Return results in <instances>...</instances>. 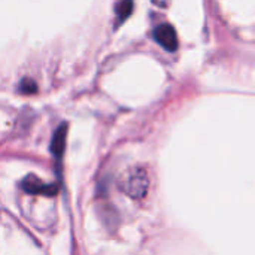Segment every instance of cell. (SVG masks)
<instances>
[{"instance_id":"obj_3","label":"cell","mask_w":255,"mask_h":255,"mask_svg":"<svg viewBox=\"0 0 255 255\" xmlns=\"http://www.w3.org/2000/svg\"><path fill=\"white\" fill-rule=\"evenodd\" d=\"M154 39L157 43H160L166 51H176L178 48V34L173 25L164 22L154 28Z\"/></svg>"},{"instance_id":"obj_4","label":"cell","mask_w":255,"mask_h":255,"mask_svg":"<svg viewBox=\"0 0 255 255\" xmlns=\"http://www.w3.org/2000/svg\"><path fill=\"white\" fill-rule=\"evenodd\" d=\"M66 136H67V124H61L55 130L52 140H51V152L57 160L63 157V152L66 148Z\"/></svg>"},{"instance_id":"obj_1","label":"cell","mask_w":255,"mask_h":255,"mask_svg":"<svg viewBox=\"0 0 255 255\" xmlns=\"http://www.w3.org/2000/svg\"><path fill=\"white\" fill-rule=\"evenodd\" d=\"M120 187L128 197L136 200L143 199L149 188V176L146 169L140 166L130 167L120 179Z\"/></svg>"},{"instance_id":"obj_5","label":"cell","mask_w":255,"mask_h":255,"mask_svg":"<svg viewBox=\"0 0 255 255\" xmlns=\"http://www.w3.org/2000/svg\"><path fill=\"white\" fill-rule=\"evenodd\" d=\"M133 1H121L117 4V24L120 25L124 19H127L133 10Z\"/></svg>"},{"instance_id":"obj_2","label":"cell","mask_w":255,"mask_h":255,"mask_svg":"<svg viewBox=\"0 0 255 255\" xmlns=\"http://www.w3.org/2000/svg\"><path fill=\"white\" fill-rule=\"evenodd\" d=\"M21 187L25 193L36 194V196H54V194H57V190H58L57 185L48 184V182L39 179L36 175H27L22 179Z\"/></svg>"},{"instance_id":"obj_6","label":"cell","mask_w":255,"mask_h":255,"mask_svg":"<svg viewBox=\"0 0 255 255\" xmlns=\"http://www.w3.org/2000/svg\"><path fill=\"white\" fill-rule=\"evenodd\" d=\"M19 91L21 93H25V94H31V93H36L37 91V87L34 84L33 79H22L21 84H19Z\"/></svg>"}]
</instances>
